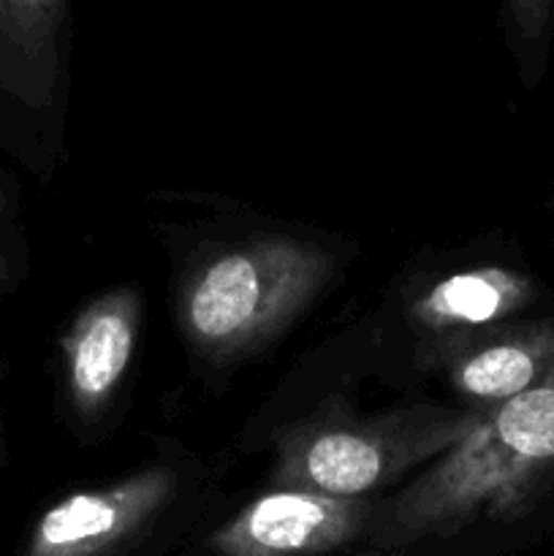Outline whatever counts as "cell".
Here are the masks:
<instances>
[{"label": "cell", "instance_id": "obj_1", "mask_svg": "<svg viewBox=\"0 0 554 556\" xmlns=\"http://www.w3.org/2000/svg\"><path fill=\"white\" fill-rule=\"evenodd\" d=\"M554 503V369L483 407L476 427L402 492L380 500L353 556H492Z\"/></svg>", "mask_w": 554, "mask_h": 556}, {"label": "cell", "instance_id": "obj_2", "mask_svg": "<svg viewBox=\"0 0 554 556\" xmlns=\"http://www.w3.org/2000/svg\"><path fill=\"white\" fill-rule=\"evenodd\" d=\"M331 271V253L299 239L264 237L223 250L185 282V334L210 362L253 353L324 291Z\"/></svg>", "mask_w": 554, "mask_h": 556}, {"label": "cell", "instance_id": "obj_3", "mask_svg": "<svg viewBox=\"0 0 554 556\" xmlns=\"http://www.w3.org/2000/svg\"><path fill=\"white\" fill-rule=\"evenodd\" d=\"M483 407L421 405L389 416L310 418L277 440L269 486L329 497H378L467 438Z\"/></svg>", "mask_w": 554, "mask_h": 556}, {"label": "cell", "instance_id": "obj_4", "mask_svg": "<svg viewBox=\"0 0 554 556\" xmlns=\"http://www.w3.org/2000/svg\"><path fill=\"white\" fill-rule=\"evenodd\" d=\"M182 503L177 467H144L49 505L20 556H177L174 548L185 541Z\"/></svg>", "mask_w": 554, "mask_h": 556}, {"label": "cell", "instance_id": "obj_5", "mask_svg": "<svg viewBox=\"0 0 554 556\" xmlns=\"http://www.w3.org/2000/svg\"><path fill=\"white\" fill-rule=\"evenodd\" d=\"M378 505L380 497L269 486L177 556H353L367 541Z\"/></svg>", "mask_w": 554, "mask_h": 556}, {"label": "cell", "instance_id": "obj_6", "mask_svg": "<svg viewBox=\"0 0 554 556\" xmlns=\"http://www.w3.org/2000/svg\"><path fill=\"white\" fill-rule=\"evenodd\" d=\"M449 383L473 407H489L530 389L554 369V318L508 326L467 337L440 353Z\"/></svg>", "mask_w": 554, "mask_h": 556}, {"label": "cell", "instance_id": "obj_7", "mask_svg": "<svg viewBox=\"0 0 554 556\" xmlns=\"http://www.w3.org/2000/svg\"><path fill=\"white\" fill-rule=\"evenodd\" d=\"M536 299V282L503 266L443 277L411 304V320L429 334V364L467 337L505 324Z\"/></svg>", "mask_w": 554, "mask_h": 556}, {"label": "cell", "instance_id": "obj_8", "mask_svg": "<svg viewBox=\"0 0 554 556\" xmlns=\"http://www.w3.org/2000/svg\"><path fill=\"white\" fill-rule=\"evenodd\" d=\"M139 329V296L128 288L96 299L63 340L68 394L79 416H98L128 372Z\"/></svg>", "mask_w": 554, "mask_h": 556}, {"label": "cell", "instance_id": "obj_9", "mask_svg": "<svg viewBox=\"0 0 554 556\" xmlns=\"http://www.w3.org/2000/svg\"><path fill=\"white\" fill-rule=\"evenodd\" d=\"M65 9L68 0H0V71L30 101L52 90Z\"/></svg>", "mask_w": 554, "mask_h": 556}, {"label": "cell", "instance_id": "obj_10", "mask_svg": "<svg viewBox=\"0 0 554 556\" xmlns=\"http://www.w3.org/2000/svg\"><path fill=\"white\" fill-rule=\"evenodd\" d=\"M511 36L527 52L543 47L554 25V0H503Z\"/></svg>", "mask_w": 554, "mask_h": 556}, {"label": "cell", "instance_id": "obj_11", "mask_svg": "<svg viewBox=\"0 0 554 556\" xmlns=\"http://www.w3.org/2000/svg\"><path fill=\"white\" fill-rule=\"evenodd\" d=\"M3 215H5V199L0 193V237H3ZM5 277V258H3V248H0V280Z\"/></svg>", "mask_w": 554, "mask_h": 556}]
</instances>
